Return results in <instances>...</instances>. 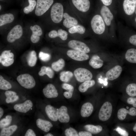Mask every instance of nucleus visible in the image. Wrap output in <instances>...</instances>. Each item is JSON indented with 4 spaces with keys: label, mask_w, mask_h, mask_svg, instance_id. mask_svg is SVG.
<instances>
[{
    "label": "nucleus",
    "mask_w": 136,
    "mask_h": 136,
    "mask_svg": "<svg viewBox=\"0 0 136 136\" xmlns=\"http://www.w3.org/2000/svg\"><path fill=\"white\" fill-rule=\"evenodd\" d=\"M99 14L104 21L111 39H115L117 29L115 21L116 15L109 7L104 5L100 9Z\"/></svg>",
    "instance_id": "1"
},
{
    "label": "nucleus",
    "mask_w": 136,
    "mask_h": 136,
    "mask_svg": "<svg viewBox=\"0 0 136 136\" xmlns=\"http://www.w3.org/2000/svg\"><path fill=\"white\" fill-rule=\"evenodd\" d=\"M90 26L95 34L103 36L105 39H111L104 21L100 14H96L92 17Z\"/></svg>",
    "instance_id": "2"
},
{
    "label": "nucleus",
    "mask_w": 136,
    "mask_h": 136,
    "mask_svg": "<svg viewBox=\"0 0 136 136\" xmlns=\"http://www.w3.org/2000/svg\"><path fill=\"white\" fill-rule=\"evenodd\" d=\"M118 32L120 38L124 40L129 46L136 47V33L118 22L117 25Z\"/></svg>",
    "instance_id": "3"
},
{
    "label": "nucleus",
    "mask_w": 136,
    "mask_h": 136,
    "mask_svg": "<svg viewBox=\"0 0 136 136\" xmlns=\"http://www.w3.org/2000/svg\"><path fill=\"white\" fill-rule=\"evenodd\" d=\"M136 9V0H124L122 10L118 12L128 23L131 24Z\"/></svg>",
    "instance_id": "4"
},
{
    "label": "nucleus",
    "mask_w": 136,
    "mask_h": 136,
    "mask_svg": "<svg viewBox=\"0 0 136 136\" xmlns=\"http://www.w3.org/2000/svg\"><path fill=\"white\" fill-rule=\"evenodd\" d=\"M63 8L60 3L54 4L51 8V17L52 21L55 23H58L62 20L63 16Z\"/></svg>",
    "instance_id": "5"
},
{
    "label": "nucleus",
    "mask_w": 136,
    "mask_h": 136,
    "mask_svg": "<svg viewBox=\"0 0 136 136\" xmlns=\"http://www.w3.org/2000/svg\"><path fill=\"white\" fill-rule=\"evenodd\" d=\"M17 80L21 86L26 89H31L36 85L35 79L32 76L28 74L19 75L17 77Z\"/></svg>",
    "instance_id": "6"
},
{
    "label": "nucleus",
    "mask_w": 136,
    "mask_h": 136,
    "mask_svg": "<svg viewBox=\"0 0 136 136\" xmlns=\"http://www.w3.org/2000/svg\"><path fill=\"white\" fill-rule=\"evenodd\" d=\"M74 74L77 80L80 82L92 79L93 75L88 70L83 68H79L74 71Z\"/></svg>",
    "instance_id": "7"
},
{
    "label": "nucleus",
    "mask_w": 136,
    "mask_h": 136,
    "mask_svg": "<svg viewBox=\"0 0 136 136\" xmlns=\"http://www.w3.org/2000/svg\"><path fill=\"white\" fill-rule=\"evenodd\" d=\"M112 111V106L111 103L107 101L101 106L98 114V117L100 120L106 121L110 117Z\"/></svg>",
    "instance_id": "8"
},
{
    "label": "nucleus",
    "mask_w": 136,
    "mask_h": 136,
    "mask_svg": "<svg viewBox=\"0 0 136 136\" xmlns=\"http://www.w3.org/2000/svg\"><path fill=\"white\" fill-rule=\"evenodd\" d=\"M53 2V0H37L36 15L39 16L43 15L48 10Z\"/></svg>",
    "instance_id": "9"
},
{
    "label": "nucleus",
    "mask_w": 136,
    "mask_h": 136,
    "mask_svg": "<svg viewBox=\"0 0 136 136\" xmlns=\"http://www.w3.org/2000/svg\"><path fill=\"white\" fill-rule=\"evenodd\" d=\"M23 33V29L21 26L20 25L15 26L11 29L7 35V41L10 43L14 42L16 40L21 37Z\"/></svg>",
    "instance_id": "10"
},
{
    "label": "nucleus",
    "mask_w": 136,
    "mask_h": 136,
    "mask_svg": "<svg viewBox=\"0 0 136 136\" xmlns=\"http://www.w3.org/2000/svg\"><path fill=\"white\" fill-rule=\"evenodd\" d=\"M68 46L74 50L85 53H88L90 51L89 47L85 43L80 41L73 40L68 43Z\"/></svg>",
    "instance_id": "11"
},
{
    "label": "nucleus",
    "mask_w": 136,
    "mask_h": 136,
    "mask_svg": "<svg viewBox=\"0 0 136 136\" xmlns=\"http://www.w3.org/2000/svg\"><path fill=\"white\" fill-rule=\"evenodd\" d=\"M11 50L3 51L0 56V62L4 66L8 67L12 64L14 61V55Z\"/></svg>",
    "instance_id": "12"
},
{
    "label": "nucleus",
    "mask_w": 136,
    "mask_h": 136,
    "mask_svg": "<svg viewBox=\"0 0 136 136\" xmlns=\"http://www.w3.org/2000/svg\"><path fill=\"white\" fill-rule=\"evenodd\" d=\"M122 71V66L119 65H117L108 71L106 73L105 76L108 80L113 81L118 78Z\"/></svg>",
    "instance_id": "13"
},
{
    "label": "nucleus",
    "mask_w": 136,
    "mask_h": 136,
    "mask_svg": "<svg viewBox=\"0 0 136 136\" xmlns=\"http://www.w3.org/2000/svg\"><path fill=\"white\" fill-rule=\"evenodd\" d=\"M66 54L69 57L77 61L86 60L89 58V55L86 53L75 50H69Z\"/></svg>",
    "instance_id": "14"
},
{
    "label": "nucleus",
    "mask_w": 136,
    "mask_h": 136,
    "mask_svg": "<svg viewBox=\"0 0 136 136\" xmlns=\"http://www.w3.org/2000/svg\"><path fill=\"white\" fill-rule=\"evenodd\" d=\"M73 4L79 11L84 12L88 11L90 7L89 0H72Z\"/></svg>",
    "instance_id": "15"
},
{
    "label": "nucleus",
    "mask_w": 136,
    "mask_h": 136,
    "mask_svg": "<svg viewBox=\"0 0 136 136\" xmlns=\"http://www.w3.org/2000/svg\"><path fill=\"white\" fill-rule=\"evenodd\" d=\"M43 93L48 98H54L58 95L57 91L55 86L51 84H47L43 89Z\"/></svg>",
    "instance_id": "16"
},
{
    "label": "nucleus",
    "mask_w": 136,
    "mask_h": 136,
    "mask_svg": "<svg viewBox=\"0 0 136 136\" xmlns=\"http://www.w3.org/2000/svg\"><path fill=\"white\" fill-rule=\"evenodd\" d=\"M33 104L32 101L27 100L22 103L17 104L14 106V109L19 112L25 113L32 108Z\"/></svg>",
    "instance_id": "17"
},
{
    "label": "nucleus",
    "mask_w": 136,
    "mask_h": 136,
    "mask_svg": "<svg viewBox=\"0 0 136 136\" xmlns=\"http://www.w3.org/2000/svg\"><path fill=\"white\" fill-rule=\"evenodd\" d=\"M57 113L59 121L61 123H66L70 120V116L68 113L67 109L64 106H62L57 110Z\"/></svg>",
    "instance_id": "18"
},
{
    "label": "nucleus",
    "mask_w": 136,
    "mask_h": 136,
    "mask_svg": "<svg viewBox=\"0 0 136 136\" xmlns=\"http://www.w3.org/2000/svg\"><path fill=\"white\" fill-rule=\"evenodd\" d=\"M125 57L128 62L136 64V47L130 46L125 52Z\"/></svg>",
    "instance_id": "19"
},
{
    "label": "nucleus",
    "mask_w": 136,
    "mask_h": 136,
    "mask_svg": "<svg viewBox=\"0 0 136 136\" xmlns=\"http://www.w3.org/2000/svg\"><path fill=\"white\" fill-rule=\"evenodd\" d=\"M128 114L132 116L136 115V109L134 107H132L129 110L126 109L122 108L120 109L117 112V117L120 120H124Z\"/></svg>",
    "instance_id": "20"
},
{
    "label": "nucleus",
    "mask_w": 136,
    "mask_h": 136,
    "mask_svg": "<svg viewBox=\"0 0 136 136\" xmlns=\"http://www.w3.org/2000/svg\"><path fill=\"white\" fill-rule=\"evenodd\" d=\"M103 60L101 59L98 55H95L93 56L89 61V65L93 68L95 69L101 67L104 64Z\"/></svg>",
    "instance_id": "21"
},
{
    "label": "nucleus",
    "mask_w": 136,
    "mask_h": 136,
    "mask_svg": "<svg viewBox=\"0 0 136 136\" xmlns=\"http://www.w3.org/2000/svg\"><path fill=\"white\" fill-rule=\"evenodd\" d=\"M63 17L64 19L63 21V24L67 28H70L78 24L77 20L75 18L71 17L66 13H64Z\"/></svg>",
    "instance_id": "22"
},
{
    "label": "nucleus",
    "mask_w": 136,
    "mask_h": 136,
    "mask_svg": "<svg viewBox=\"0 0 136 136\" xmlns=\"http://www.w3.org/2000/svg\"><path fill=\"white\" fill-rule=\"evenodd\" d=\"M36 123L39 128L45 132L49 131L51 128L53 126L52 124L49 121L40 118L37 120Z\"/></svg>",
    "instance_id": "23"
},
{
    "label": "nucleus",
    "mask_w": 136,
    "mask_h": 136,
    "mask_svg": "<svg viewBox=\"0 0 136 136\" xmlns=\"http://www.w3.org/2000/svg\"><path fill=\"white\" fill-rule=\"evenodd\" d=\"M93 110V106L91 103H85L81 107L80 112L81 115L83 117H88L92 114Z\"/></svg>",
    "instance_id": "24"
},
{
    "label": "nucleus",
    "mask_w": 136,
    "mask_h": 136,
    "mask_svg": "<svg viewBox=\"0 0 136 136\" xmlns=\"http://www.w3.org/2000/svg\"><path fill=\"white\" fill-rule=\"evenodd\" d=\"M57 110L50 105H47L45 107V111L46 114L49 119L53 121H56L58 119Z\"/></svg>",
    "instance_id": "25"
},
{
    "label": "nucleus",
    "mask_w": 136,
    "mask_h": 136,
    "mask_svg": "<svg viewBox=\"0 0 136 136\" xmlns=\"http://www.w3.org/2000/svg\"><path fill=\"white\" fill-rule=\"evenodd\" d=\"M14 19V15L11 13H6L0 15V26L12 22Z\"/></svg>",
    "instance_id": "26"
},
{
    "label": "nucleus",
    "mask_w": 136,
    "mask_h": 136,
    "mask_svg": "<svg viewBox=\"0 0 136 136\" xmlns=\"http://www.w3.org/2000/svg\"><path fill=\"white\" fill-rule=\"evenodd\" d=\"M5 94L6 97V102L7 103H13L17 100L19 96L14 91L8 90L5 91Z\"/></svg>",
    "instance_id": "27"
},
{
    "label": "nucleus",
    "mask_w": 136,
    "mask_h": 136,
    "mask_svg": "<svg viewBox=\"0 0 136 136\" xmlns=\"http://www.w3.org/2000/svg\"><path fill=\"white\" fill-rule=\"evenodd\" d=\"M18 128L16 125L11 126L7 128H3L0 132V136H10Z\"/></svg>",
    "instance_id": "28"
},
{
    "label": "nucleus",
    "mask_w": 136,
    "mask_h": 136,
    "mask_svg": "<svg viewBox=\"0 0 136 136\" xmlns=\"http://www.w3.org/2000/svg\"><path fill=\"white\" fill-rule=\"evenodd\" d=\"M95 84L94 80H91L86 81L81 84L78 88L79 91L81 92L86 91L89 88L93 86Z\"/></svg>",
    "instance_id": "29"
},
{
    "label": "nucleus",
    "mask_w": 136,
    "mask_h": 136,
    "mask_svg": "<svg viewBox=\"0 0 136 136\" xmlns=\"http://www.w3.org/2000/svg\"><path fill=\"white\" fill-rule=\"evenodd\" d=\"M84 127L88 131L94 134L99 133L103 130L102 127L99 125L95 126L91 124H87L85 125Z\"/></svg>",
    "instance_id": "30"
},
{
    "label": "nucleus",
    "mask_w": 136,
    "mask_h": 136,
    "mask_svg": "<svg viewBox=\"0 0 136 136\" xmlns=\"http://www.w3.org/2000/svg\"><path fill=\"white\" fill-rule=\"evenodd\" d=\"M37 54L36 51L34 50L30 51L27 58V61L29 66L31 67L35 66L37 62Z\"/></svg>",
    "instance_id": "31"
},
{
    "label": "nucleus",
    "mask_w": 136,
    "mask_h": 136,
    "mask_svg": "<svg viewBox=\"0 0 136 136\" xmlns=\"http://www.w3.org/2000/svg\"><path fill=\"white\" fill-rule=\"evenodd\" d=\"M38 74L40 76L46 75L49 78H52L54 77V73L50 67L43 66L41 68V70L39 72Z\"/></svg>",
    "instance_id": "32"
},
{
    "label": "nucleus",
    "mask_w": 136,
    "mask_h": 136,
    "mask_svg": "<svg viewBox=\"0 0 136 136\" xmlns=\"http://www.w3.org/2000/svg\"><path fill=\"white\" fill-rule=\"evenodd\" d=\"M65 65V62L64 60L61 58L57 61L53 62L51 66L53 70L56 72H58L63 69Z\"/></svg>",
    "instance_id": "33"
},
{
    "label": "nucleus",
    "mask_w": 136,
    "mask_h": 136,
    "mask_svg": "<svg viewBox=\"0 0 136 136\" xmlns=\"http://www.w3.org/2000/svg\"><path fill=\"white\" fill-rule=\"evenodd\" d=\"M73 76V73L70 71H63L60 73V79L62 81L66 83L70 81Z\"/></svg>",
    "instance_id": "34"
},
{
    "label": "nucleus",
    "mask_w": 136,
    "mask_h": 136,
    "mask_svg": "<svg viewBox=\"0 0 136 136\" xmlns=\"http://www.w3.org/2000/svg\"><path fill=\"white\" fill-rule=\"evenodd\" d=\"M84 27L81 25H76L70 28L68 30L69 32L71 34L78 33L82 34L86 31Z\"/></svg>",
    "instance_id": "35"
},
{
    "label": "nucleus",
    "mask_w": 136,
    "mask_h": 136,
    "mask_svg": "<svg viewBox=\"0 0 136 136\" xmlns=\"http://www.w3.org/2000/svg\"><path fill=\"white\" fill-rule=\"evenodd\" d=\"M126 91V93L131 96H136V83H133L128 85Z\"/></svg>",
    "instance_id": "36"
},
{
    "label": "nucleus",
    "mask_w": 136,
    "mask_h": 136,
    "mask_svg": "<svg viewBox=\"0 0 136 136\" xmlns=\"http://www.w3.org/2000/svg\"><path fill=\"white\" fill-rule=\"evenodd\" d=\"M12 86L10 83L5 79L3 77L0 75V89L4 90H8L12 88Z\"/></svg>",
    "instance_id": "37"
},
{
    "label": "nucleus",
    "mask_w": 136,
    "mask_h": 136,
    "mask_svg": "<svg viewBox=\"0 0 136 136\" xmlns=\"http://www.w3.org/2000/svg\"><path fill=\"white\" fill-rule=\"evenodd\" d=\"M12 117L9 115L6 116L5 118L2 119L0 121V127L3 128L9 125L11 122Z\"/></svg>",
    "instance_id": "38"
},
{
    "label": "nucleus",
    "mask_w": 136,
    "mask_h": 136,
    "mask_svg": "<svg viewBox=\"0 0 136 136\" xmlns=\"http://www.w3.org/2000/svg\"><path fill=\"white\" fill-rule=\"evenodd\" d=\"M29 5L24 7L23 10L24 12L26 14H28L32 12L34 9L37 5V2L35 0H28Z\"/></svg>",
    "instance_id": "39"
},
{
    "label": "nucleus",
    "mask_w": 136,
    "mask_h": 136,
    "mask_svg": "<svg viewBox=\"0 0 136 136\" xmlns=\"http://www.w3.org/2000/svg\"><path fill=\"white\" fill-rule=\"evenodd\" d=\"M30 28L32 31V34L39 36L42 35L43 32L42 29L38 25H35L33 26H31Z\"/></svg>",
    "instance_id": "40"
},
{
    "label": "nucleus",
    "mask_w": 136,
    "mask_h": 136,
    "mask_svg": "<svg viewBox=\"0 0 136 136\" xmlns=\"http://www.w3.org/2000/svg\"><path fill=\"white\" fill-rule=\"evenodd\" d=\"M65 134L66 136H78L77 131L74 128L70 127L66 129L65 131Z\"/></svg>",
    "instance_id": "41"
},
{
    "label": "nucleus",
    "mask_w": 136,
    "mask_h": 136,
    "mask_svg": "<svg viewBox=\"0 0 136 136\" xmlns=\"http://www.w3.org/2000/svg\"><path fill=\"white\" fill-rule=\"evenodd\" d=\"M39 56L40 59L42 61L46 62L49 61L51 58V56L49 54L40 52Z\"/></svg>",
    "instance_id": "42"
},
{
    "label": "nucleus",
    "mask_w": 136,
    "mask_h": 136,
    "mask_svg": "<svg viewBox=\"0 0 136 136\" xmlns=\"http://www.w3.org/2000/svg\"><path fill=\"white\" fill-rule=\"evenodd\" d=\"M57 32L58 37L62 40L64 41L67 39L68 34L66 31L59 29L58 30Z\"/></svg>",
    "instance_id": "43"
},
{
    "label": "nucleus",
    "mask_w": 136,
    "mask_h": 136,
    "mask_svg": "<svg viewBox=\"0 0 136 136\" xmlns=\"http://www.w3.org/2000/svg\"><path fill=\"white\" fill-rule=\"evenodd\" d=\"M62 88L68 91L73 92L74 90V87L72 85L66 83H63L61 85Z\"/></svg>",
    "instance_id": "44"
},
{
    "label": "nucleus",
    "mask_w": 136,
    "mask_h": 136,
    "mask_svg": "<svg viewBox=\"0 0 136 136\" xmlns=\"http://www.w3.org/2000/svg\"><path fill=\"white\" fill-rule=\"evenodd\" d=\"M115 130L122 136H128V133L127 131L119 127H117L115 129Z\"/></svg>",
    "instance_id": "45"
},
{
    "label": "nucleus",
    "mask_w": 136,
    "mask_h": 136,
    "mask_svg": "<svg viewBox=\"0 0 136 136\" xmlns=\"http://www.w3.org/2000/svg\"><path fill=\"white\" fill-rule=\"evenodd\" d=\"M127 103L132 105L134 107L136 108V97H129L127 99Z\"/></svg>",
    "instance_id": "46"
},
{
    "label": "nucleus",
    "mask_w": 136,
    "mask_h": 136,
    "mask_svg": "<svg viewBox=\"0 0 136 136\" xmlns=\"http://www.w3.org/2000/svg\"><path fill=\"white\" fill-rule=\"evenodd\" d=\"M40 39L39 36L32 34L30 37V40L32 43H35L38 42Z\"/></svg>",
    "instance_id": "47"
},
{
    "label": "nucleus",
    "mask_w": 136,
    "mask_h": 136,
    "mask_svg": "<svg viewBox=\"0 0 136 136\" xmlns=\"http://www.w3.org/2000/svg\"><path fill=\"white\" fill-rule=\"evenodd\" d=\"M48 36L51 38H55L58 37L57 32L55 30H52L49 32Z\"/></svg>",
    "instance_id": "48"
},
{
    "label": "nucleus",
    "mask_w": 136,
    "mask_h": 136,
    "mask_svg": "<svg viewBox=\"0 0 136 136\" xmlns=\"http://www.w3.org/2000/svg\"><path fill=\"white\" fill-rule=\"evenodd\" d=\"M25 136H36V135L34 131L31 129H28L26 132Z\"/></svg>",
    "instance_id": "49"
},
{
    "label": "nucleus",
    "mask_w": 136,
    "mask_h": 136,
    "mask_svg": "<svg viewBox=\"0 0 136 136\" xmlns=\"http://www.w3.org/2000/svg\"><path fill=\"white\" fill-rule=\"evenodd\" d=\"M103 4L109 7L112 3L113 0H100Z\"/></svg>",
    "instance_id": "50"
},
{
    "label": "nucleus",
    "mask_w": 136,
    "mask_h": 136,
    "mask_svg": "<svg viewBox=\"0 0 136 136\" xmlns=\"http://www.w3.org/2000/svg\"><path fill=\"white\" fill-rule=\"evenodd\" d=\"M79 136H92V135L91 133L88 131H80L79 133Z\"/></svg>",
    "instance_id": "51"
},
{
    "label": "nucleus",
    "mask_w": 136,
    "mask_h": 136,
    "mask_svg": "<svg viewBox=\"0 0 136 136\" xmlns=\"http://www.w3.org/2000/svg\"><path fill=\"white\" fill-rule=\"evenodd\" d=\"M73 93V92L65 91L64 92L63 95L66 98L69 99L72 97Z\"/></svg>",
    "instance_id": "52"
},
{
    "label": "nucleus",
    "mask_w": 136,
    "mask_h": 136,
    "mask_svg": "<svg viewBox=\"0 0 136 136\" xmlns=\"http://www.w3.org/2000/svg\"><path fill=\"white\" fill-rule=\"evenodd\" d=\"M131 24L136 28V16H134L131 21Z\"/></svg>",
    "instance_id": "53"
},
{
    "label": "nucleus",
    "mask_w": 136,
    "mask_h": 136,
    "mask_svg": "<svg viewBox=\"0 0 136 136\" xmlns=\"http://www.w3.org/2000/svg\"><path fill=\"white\" fill-rule=\"evenodd\" d=\"M3 109L1 107H0V118L2 117L4 114Z\"/></svg>",
    "instance_id": "54"
},
{
    "label": "nucleus",
    "mask_w": 136,
    "mask_h": 136,
    "mask_svg": "<svg viewBox=\"0 0 136 136\" xmlns=\"http://www.w3.org/2000/svg\"><path fill=\"white\" fill-rule=\"evenodd\" d=\"M133 130L134 131L136 132V123L133 127Z\"/></svg>",
    "instance_id": "55"
},
{
    "label": "nucleus",
    "mask_w": 136,
    "mask_h": 136,
    "mask_svg": "<svg viewBox=\"0 0 136 136\" xmlns=\"http://www.w3.org/2000/svg\"><path fill=\"white\" fill-rule=\"evenodd\" d=\"M45 136H53V135L51 133H48L46 135H44Z\"/></svg>",
    "instance_id": "56"
},
{
    "label": "nucleus",
    "mask_w": 136,
    "mask_h": 136,
    "mask_svg": "<svg viewBox=\"0 0 136 136\" xmlns=\"http://www.w3.org/2000/svg\"><path fill=\"white\" fill-rule=\"evenodd\" d=\"M134 16H136V9L135 10Z\"/></svg>",
    "instance_id": "57"
},
{
    "label": "nucleus",
    "mask_w": 136,
    "mask_h": 136,
    "mask_svg": "<svg viewBox=\"0 0 136 136\" xmlns=\"http://www.w3.org/2000/svg\"><path fill=\"white\" fill-rule=\"evenodd\" d=\"M1 5L0 6V10H1Z\"/></svg>",
    "instance_id": "58"
},
{
    "label": "nucleus",
    "mask_w": 136,
    "mask_h": 136,
    "mask_svg": "<svg viewBox=\"0 0 136 136\" xmlns=\"http://www.w3.org/2000/svg\"><path fill=\"white\" fill-rule=\"evenodd\" d=\"M126 108L127 109H128L129 108V107H126Z\"/></svg>",
    "instance_id": "59"
},
{
    "label": "nucleus",
    "mask_w": 136,
    "mask_h": 136,
    "mask_svg": "<svg viewBox=\"0 0 136 136\" xmlns=\"http://www.w3.org/2000/svg\"></svg>",
    "instance_id": "60"
}]
</instances>
